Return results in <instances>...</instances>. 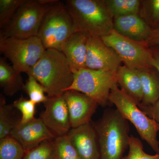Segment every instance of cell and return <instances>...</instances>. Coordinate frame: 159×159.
<instances>
[{"instance_id":"cell-1","label":"cell","mask_w":159,"mask_h":159,"mask_svg":"<svg viewBox=\"0 0 159 159\" xmlns=\"http://www.w3.org/2000/svg\"><path fill=\"white\" fill-rule=\"evenodd\" d=\"M99 159H122L129 148L130 137L128 121L116 109H107L97 122Z\"/></svg>"},{"instance_id":"cell-2","label":"cell","mask_w":159,"mask_h":159,"mask_svg":"<svg viewBox=\"0 0 159 159\" xmlns=\"http://www.w3.org/2000/svg\"><path fill=\"white\" fill-rule=\"evenodd\" d=\"M27 75L42 85L50 97L62 96L74 80V74L64 54L55 49H46Z\"/></svg>"},{"instance_id":"cell-3","label":"cell","mask_w":159,"mask_h":159,"mask_svg":"<svg viewBox=\"0 0 159 159\" xmlns=\"http://www.w3.org/2000/svg\"><path fill=\"white\" fill-rule=\"evenodd\" d=\"M66 6L77 31L102 37L114 29V20L103 0H67Z\"/></svg>"},{"instance_id":"cell-4","label":"cell","mask_w":159,"mask_h":159,"mask_svg":"<svg viewBox=\"0 0 159 159\" xmlns=\"http://www.w3.org/2000/svg\"><path fill=\"white\" fill-rule=\"evenodd\" d=\"M57 0H25L14 16L1 29L6 37L28 38L37 36L47 12Z\"/></svg>"},{"instance_id":"cell-5","label":"cell","mask_w":159,"mask_h":159,"mask_svg":"<svg viewBox=\"0 0 159 159\" xmlns=\"http://www.w3.org/2000/svg\"><path fill=\"white\" fill-rule=\"evenodd\" d=\"M109 100L122 116L134 126L142 139L156 153H159V142L157 139L159 123L146 116L133 99L119 89L117 84L111 90Z\"/></svg>"},{"instance_id":"cell-6","label":"cell","mask_w":159,"mask_h":159,"mask_svg":"<svg viewBox=\"0 0 159 159\" xmlns=\"http://www.w3.org/2000/svg\"><path fill=\"white\" fill-rule=\"evenodd\" d=\"M76 32L74 22L66 4L57 1L43 19L37 37L46 49L61 51L65 43Z\"/></svg>"},{"instance_id":"cell-7","label":"cell","mask_w":159,"mask_h":159,"mask_svg":"<svg viewBox=\"0 0 159 159\" xmlns=\"http://www.w3.org/2000/svg\"><path fill=\"white\" fill-rule=\"evenodd\" d=\"M46 49L37 36L21 39L0 35V51L16 70L26 74L38 62Z\"/></svg>"},{"instance_id":"cell-8","label":"cell","mask_w":159,"mask_h":159,"mask_svg":"<svg viewBox=\"0 0 159 159\" xmlns=\"http://www.w3.org/2000/svg\"><path fill=\"white\" fill-rule=\"evenodd\" d=\"M116 84L117 72L84 68L74 74L73 84L66 91H76L85 94L98 105L105 107L110 102L111 91Z\"/></svg>"},{"instance_id":"cell-9","label":"cell","mask_w":159,"mask_h":159,"mask_svg":"<svg viewBox=\"0 0 159 159\" xmlns=\"http://www.w3.org/2000/svg\"><path fill=\"white\" fill-rule=\"evenodd\" d=\"M101 38L106 45L116 53L124 65L129 68L142 70L152 67L150 50L145 41L130 39L114 29L108 35Z\"/></svg>"},{"instance_id":"cell-10","label":"cell","mask_w":159,"mask_h":159,"mask_svg":"<svg viewBox=\"0 0 159 159\" xmlns=\"http://www.w3.org/2000/svg\"><path fill=\"white\" fill-rule=\"evenodd\" d=\"M87 48L86 68L117 72L121 66L120 57L101 37L89 35Z\"/></svg>"},{"instance_id":"cell-11","label":"cell","mask_w":159,"mask_h":159,"mask_svg":"<svg viewBox=\"0 0 159 159\" xmlns=\"http://www.w3.org/2000/svg\"><path fill=\"white\" fill-rule=\"evenodd\" d=\"M39 118L56 138L66 135L71 128L68 109L63 95L48 97Z\"/></svg>"},{"instance_id":"cell-12","label":"cell","mask_w":159,"mask_h":159,"mask_svg":"<svg viewBox=\"0 0 159 159\" xmlns=\"http://www.w3.org/2000/svg\"><path fill=\"white\" fill-rule=\"evenodd\" d=\"M68 109L71 128H77L91 122L97 102L91 97L80 92L67 91L63 94Z\"/></svg>"},{"instance_id":"cell-13","label":"cell","mask_w":159,"mask_h":159,"mask_svg":"<svg viewBox=\"0 0 159 159\" xmlns=\"http://www.w3.org/2000/svg\"><path fill=\"white\" fill-rule=\"evenodd\" d=\"M10 136L19 142L26 152L44 141H53L56 138L40 118L24 124L20 122Z\"/></svg>"},{"instance_id":"cell-14","label":"cell","mask_w":159,"mask_h":159,"mask_svg":"<svg viewBox=\"0 0 159 159\" xmlns=\"http://www.w3.org/2000/svg\"><path fill=\"white\" fill-rule=\"evenodd\" d=\"M81 159H99L97 132L93 122L71 128L66 135Z\"/></svg>"},{"instance_id":"cell-15","label":"cell","mask_w":159,"mask_h":159,"mask_svg":"<svg viewBox=\"0 0 159 159\" xmlns=\"http://www.w3.org/2000/svg\"><path fill=\"white\" fill-rule=\"evenodd\" d=\"M89 35L86 32L77 31L69 38L61 48L74 74L86 68L87 46Z\"/></svg>"},{"instance_id":"cell-16","label":"cell","mask_w":159,"mask_h":159,"mask_svg":"<svg viewBox=\"0 0 159 159\" xmlns=\"http://www.w3.org/2000/svg\"><path fill=\"white\" fill-rule=\"evenodd\" d=\"M114 29L130 39L143 42L149 36L151 27L138 14H133L115 18Z\"/></svg>"},{"instance_id":"cell-17","label":"cell","mask_w":159,"mask_h":159,"mask_svg":"<svg viewBox=\"0 0 159 159\" xmlns=\"http://www.w3.org/2000/svg\"><path fill=\"white\" fill-rule=\"evenodd\" d=\"M117 84L120 89L139 105L143 98L142 82L137 70L121 66L117 72Z\"/></svg>"},{"instance_id":"cell-18","label":"cell","mask_w":159,"mask_h":159,"mask_svg":"<svg viewBox=\"0 0 159 159\" xmlns=\"http://www.w3.org/2000/svg\"><path fill=\"white\" fill-rule=\"evenodd\" d=\"M137 71L142 82L143 93L142 102L139 105H152L159 99V73L153 67Z\"/></svg>"},{"instance_id":"cell-19","label":"cell","mask_w":159,"mask_h":159,"mask_svg":"<svg viewBox=\"0 0 159 159\" xmlns=\"http://www.w3.org/2000/svg\"><path fill=\"white\" fill-rule=\"evenodd\" d=\"M21 73L9 66L4 57L0 58V86L6 96L11 97L23 90L24 84Z\"/></svg>"},{"instance_id":"cell-20","label":"cell","mask_w":159,"mask_h":159,"mask_svg":"<svg viewBox=\"0 0 159 159\" xmlns=\"http://www.w3.org/2000/svg\"><path fill=\"white\" fill-rule=\"evenodd\" d=\"M13 104L7 105L3 95L0 97V139L11 135V131L20 120L15 119Z\"/></svg>"},{"instance_id":"cell-21","label":"cell","mask_w":159,"mask_h":159,"mask_svg":"<svg viewBox=\"0 0 159 159\" xmlns=\"http://www.w3.org/2000/svg\"><path fill=\"white\" fill-rule=\"evenodd\" d=\"M105 2L110 13L114 18L138 14L140 6L139 0H105Z\"/></svg>"},{"instance_id":"cell-22","label":"cell","mask_w":159,"mask_h":159,"mask_svg":"<svg viewBox=\"0 0 159 159\" xmlns=\"http://www.w3.org/2000/svg\"><path fill=\"white\" fill-rule=\"evenodd\" d=\"M25 151L11 136L0 139V159H23Z\"/></svg>"},{"instance_id":"cell-23","label":"cell","mask_w":159,"mask_h":159,"mask_svg":"<svg viewBox=\"0 0 159 159\" xmlns=\"http://www.w3.org/2000/svg\"><path fill=\"white\" fill-rule=\"evenodd\" d=\"M53 142L56 159H81L67 135L57 137Z\"/></svg>"},{"instance_id":"cell-24","label":"cell","mask_w":159,"mask_h":159,"mask_svg":"<svg viewBox=\"0 0 159 159\" xmlns=\"http://www.w3.org/2000/svg\"><path fill=\"white\" fill-rule=\"evenodd\" d=\"M28 80L24 85L23 90L25 91L29 99L35 104L44 103L48 99L45 96V89L34 77L28 75Z\"/></svg>"},{"instance_id":"cell-25","label":"cell","mask_w":159,"mask_h":159,"mask_svg":"<svg viewBox=\"0 0 159 159\" xmlns=\"http://www.w3.org/2000/svg\"><path fill=\"white\" fill-rule=\"evenodd\" d=\"M54 140L44 141L26 152L23 159H56Z\"/></svg>"},{"instance_id":"cell-26","label":"cell","mask_w":159,"mask_h":159,"mask_svg":"<svg viewBox=\"0 0 159 159\" xmlns=\"http://www.w3.org/2000/svg\"><path fill=\"white\" fill-rule=\"evenodd\" d=\"M25 0H0V28L10 22Z\"/></svg>"},{"instance_id":"cell-27","label":"cell","mask_w":159,"mask_h":159,"mask_svg":"<svg viewBox=\"0 0 159 159\" xmlns=\"http://www.w3.org/2000/svg\"><path fill=\"white\" fill-rule=\"evenodd\" d=\"M122 159H159V153L151 155L144 151L142 141L133 136L129 139L128 153Z\"/></svg>"},{"instance_id":"cell-28","label":"cell","mask_w":159,"mask_h":159,"mask_svg":"<svg viewBox=\"0 0 159 159\" xmlns=\"http://www.w3.org/2000/svg\"><path fill=\"white\" fill-rule=\"evenodd\" d=\"M13 105L21 114L20 123H27L35 118L34 116L36 104L30 99H26L21 97L14 101Z\"/></svg>"},{"instance_id":"cell-29","label":"cell","mask_w":159,"mask_h":159,"mask_svg":"<svg viewBox=\"0 0 159 159\" xmlns=\"http://www.w3.org/2000/svg\"><path fill=\"white\" fill-rule=\"evenodd\" d=\"M138 106L146 116L155 120L159 124V99L152 105L148 106L139 105Z\"/></svg>"},{"instance_id":"cell-30","label":"cell","mask_w":159,"mask_h":159,"mask_svg":"<svg viewBox=\"0 0 159 159\" xmlns=\"http://www.w3.org/2000/svg\"><path fill=\"white\" fill-rule=\"evenodd\" d=\"M150 26L152 27L159 22V0L148 1Z\"/></svg>"},{"instance_id":"cell-31","label":"cell","mask_w":159,"mask_h":159,"mask_svg":"<svg viewBox=\"0 0 159 159\" xmlns=\"http://www.w3.org/2000/svg\"><path fill=\"white\" fill-rule=\"evenodd\" d=\"M145 42L148 48L159 46V22L151 27L150 34Z\"/></svg>"},{"instance_id":"cell-32","label":"cell","mask_w":159,"mask_h":159,"mask_svg":"<svg viewBox=\"0 0 159 159\" xmlns=\"http://www.w3.org/2000/svg\"><path fill=\"white\" fill-rule=\"evenodd\" d=\"M151 53V64L159 74V46L149 48Z\"/></svg>"}]
</instances>
